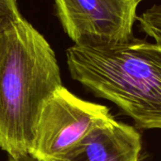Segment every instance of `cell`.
I'll return each instance as SVG.
<instances>
[{
	"label": "cell",
	"mask_w": 161,
	"mask_h": 161,
	"mask_svg": "<svg viewBox=\"0 0 161 161\" xmlns=\"http://www.w3.org/2000/svg\"><path fill=\"white\" fill-rule=\"evenodd\" d=\"M20 16L16 0H0V24Z\"/></svg>",
	"instance_id": "obj_7"
},
{
	"label": "cell",
	"mask_w": 161,
	"mask_h": 161,
	"mask_svg": "<svg viewBox=\"0 0 161 161\" xmlns=\"http://www.w3.org/2000/svg\"><path fill=\"white\" fill-rule=\"evenodd\" d=\"M71 76L96 97L115 104L137 128L161 129V42L74 44L66 51Z\"/></svg>",
	"instance_id": "obj_2"
},
{
	"label": "cell",
	"mask_w": 161,
	"mask_h": 161,
	"mask_svg": "<svg viewBox=\"0 0 161 161\" xmlns=\"http://www.w3.org/2000/svg\"><path fill=\"white\" fill-rule=\"evenodd\" d=\"M142 0H55L56 13L75 44L127 42Z\"/></svg>",
	"instance_id": "obj_4"
},
{
	"label": "cell",
	"mask_w": 161,
	"mask_h": 161,
	"mask_svg": "<svg viewBox=\"0 0 161 161\" xmlns=\"http://www.w3.org/2000/svg\"><path fill=\"white\" fill-rule=\"evenodd\" d=\"M8 161H37L35 160L30 155L26 154V155H22V156H18V157H8Z\"/></svg>",
	"instance_id": "obj_8"
},
{
	"label": "cell",
	"mask_w": 161,
	"mask_h": 161,
	"mask_svg": "<svg viewBox=\"0 0 161 161\" xmlns=\"http://www.w3.org/2000/svg\"><path fill=\"white\" fill-rule=\"evenodd\" d=\"M112 118L108 107L61 86L41 108L28 155L37 161H64L92 129Z\"/></svg>",
	"instance_id": "obj_3"
},
{
	"label": "cell",
	"mask_w": 161,
	"mask_h": 161,
	"mask_svg": "<svg viewBox=\"0 0 161 161\" xmlns=\"http://www.w3.org/2000/svg\"><path fill=\"white\" fill-rule=\"evenodd\" d=\"M63 86L54 50L22 15L0 24V148L28 154L45 100Z\"/></svg>",
	"instance_id": "obj_1"
},
{
	"label": "cell",
	"mask_w": 161,
	"mask_h": 161,
	"mask_svg": "<svg viewBox=\"0 0 161 161\" xmlns=\"http://www.w3.org/2000/svg\"><path fill=\"white\" fill-rule=\"evenodd\" d=\"M139 26L146 35L161 42V6L155 5L145 10L139 18Z\"/></svg>",
	"instance_id": "obj_6"
},
{
	"label": "cell",
	"mask_w": 161,
	"mask_h": 161,
	"mask_svg": "<svg viewBox=\"0 0 161 161\" xmlns=\"http://www.w3.org/2000/svg\"><path fill=\"white\" fill-rule=\"evenodd\" d=\"M142 137L114 118L96 126L64 161H140Z\"/></svg>",
	"instance_id": "obj_5"
}]
</instances>
